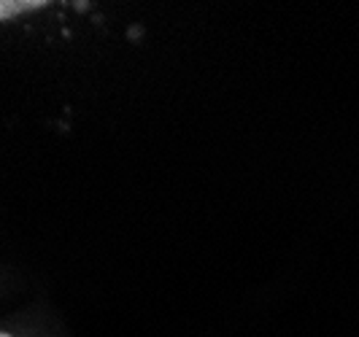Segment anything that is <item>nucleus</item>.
Listing matches in <instances>:
<instances>
[{
  "label": "nucleus",
  "instance_id": "1",
  "mask_svg": "<svg viewBox=\"0 0 359 337\" xmlns=\"http://www.w3.org/2000/svg\"><path fill=\"white\" fill-rule=\"evenodd\" d=\"M43 8V0H0V22Z\"/></svg>",
  "mask_w": 359,
  "mask_h": 337
},
{
  "label": "nucleus",
  "instance_id": "2",
  "mask_svg": "<svg viewBox=\"0 0 359 337\" xmlns=\"http://www.w3.org/2000/svg\"><path fill=\"white\" fill-rule=\"evenodd\" d=\"M0 337H11V335H3V332H0Z\"/></svg>",
  "mask_w": 359,
  "mask_h": 337
}]
</instances>
